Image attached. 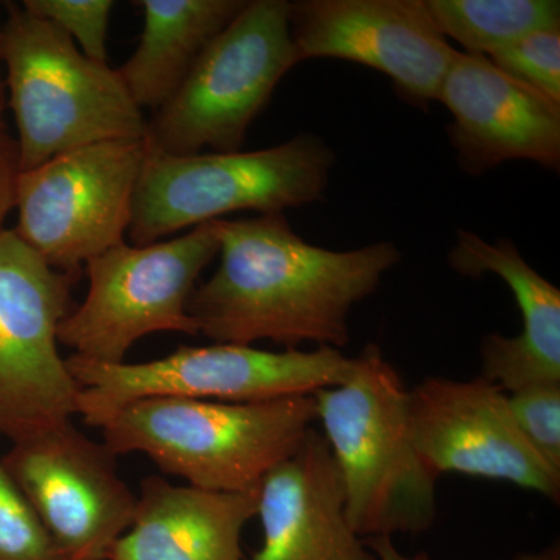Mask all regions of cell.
<instances>
[{
  "instance_id": "obj_1",
  "label": "cell",
  "mask_w": 560,
  "mask_h": 560,
  "mask_svg": "<svg viewBox=\"0 0 560 560\" xmlns=\"http://www.w3.org/2000/svg\"><path fill=\"white\" fill-rule=\"evenodd\" d=\"M217 271L191 294L189 315L213 342L341 350L349 315L372 296L401 253L394 242L334 250L305 242L283 213L215 220Z\"/></svg>"
},
{
  "instance_id": "obj_2",
  "label": "cell",
  "mask_w": 560,
  "mask_h": 560,
  "mask_svg": "<svg viewBox=\"0 0 560 560\" xmlns=\"http://www.w3.org/2000/svg\"><path fill=\"white\" fill-rule=\"evenodd\" d=\"M337 464L350 526L363 539L419 536L438 517V478L420 458L399 371L368 345L338 385L313 394Z\"/></svg>"
},
{
  "instance_id": "obj_3",
  "label": "cell",
  "mask_w": 560,
  "mask_h": 560,
  "mask_svg": "<svg viewBox=\"0 0 560 560\" xmlns=\"http://www.w3.org/2000/svg\"><path fill=\"white\" fill-rule=\"evenodd\" d=\"M315 422L312 394L249 404L149 397L95 427L116 456L142 453L191 488L242 492L293 455Z\"/></svg>"
},
{
  "instance_id": "obj_4",
  "label": "cell",
  "mask_w": 560,
  "mask_h": 560,
  "mask_svg": "<svg viewBox=\"0 0 560 560\" xmlns=\"http://www.w3.org/2000/svg\"><path fill=\"white\" fill-rule=\"evenodd\" d=\"M3 10L0 58L21 171L92 143L147 138L149 119L119 70L91 60L24 7L5 3Z\"/></svg>"
},
{
  "instance_id": "obj_5",
  "label": "cell",
  "mask_w": 560,
  "mask_h": 560,
  "mask_svg": "<svg viewBox=\"0 0 560 560\" xmlns=\"http://www.w3.org/2000/svg\"><path fill=\"white\" fill-rule=\"evenodd\" d=\"M335 153L312 132L270 149L173 156L147 147L130 224L135 245L224 219L238 210L283 213L323 200Z\"/></svg>"
},
{
  "instance_id": "obj_6",
  "label": "cell",
  "mask_w": 560,
  "mask_h": 560,
  "mask_svg": "<svg viewBox=\"0 0 560 560\" xmlns=\"http://www.w3.org/2000/svg\"><path fill=\"white\" fill-rule=\"evenodd\" d=\"M287 0H246L149 119L147 147L173 156L241 151L280 80L300 65Z\"/></svg>"
},
{
  "instance_id": "obj_7",
  "label": "cell",
  "mask_w": 560,
  "mask_h": 560,
  "mask_svg": "<svg viewBox=\"0 0 560 560\" xmlns=\"http://www.w3.org/2000/svg\"><path fill=\"white\" fill-rule=\"evenodd\" d=\"M66 360L80 386L77 415L95 427L121 405L149 397L249 404L312 396L345 381L353 357L334 348L271 352L213 342L184 346L145 363H98L77 355Z\"/></svg>"
},
{
  "instance_id": "obj_8",
  "label": "cell",
  "mask_w": 560,
  "mask_h": 560,
  "mask_svg": "<svg viewBox=\"0 0 560 560\" xmlns=\"http://www.w3.org/2000/svg\"><path fill=\"white\" fill-rule=\"evenodd\" d=\"M212 221L172 241L121 243L84 265L88 293L58 329L73 355L98 363H124L128 350L151 334L197 337L189 315L201 272L219 257Z\"/></svg>"
},
{
  "instance_id": "obj_9",
  "label": "cell",
  "mask_w": 560,
  "mask_h": 560,
  "mask_svg": "<svg viewBox=\"0 0 560 560\" xmlns=\"http://www.w3.org/2000/svg\"><path fill=\"white\" fill-rule=\"evenodd\" d=\"M75 279L0 230V436L16 442L77 415L80 386L58 349Z\"/></svg>"
},
{
  "instance_id": "obj_10",
  "label": "cell",
  "mask_w": 560,
  "mask_h": 560,
  "mask_svg": "<svg viewBox=\"0 0 560 560\" xmlns=\"http://www.w3.org/2000/svg\"><path fill=\"white\" fill-rule=\"evenodd\" d=\"M145 139L66 151L18 176L16 234L55 270L73 272L125 243Z\"/></svg>"
},
{
  "instance_id": "obj_11",
  "label": "cell",
  "mask_w": 560,
  "mask_h": 560,
  "mask_svg": "<svg viewBox=\"0 0 560 560\" xmlns=\"http://www.w3.org/2000/svg\"><path fill=\"white\" fill-rule=\"evenodd\" d=\"M116 458L72 420L13 442L2 458L62 559L106 560L130 528L138 495Z\"/></svg>"
},
{
  "instance_id": "obj_12",
  "label": "cell",
  "mask_w": 560,
  "mask_h": 560,
  "mask_svg": "<svg viewBox=\"0 0 560 560\" xmlns=\"http://www.w3.org/2000/svg\"><path fill=\"white\" fill-rule=\"evenodd\" d=\"M416 451L436 477L469 475L511 482L559 503L560 470L530 447L508 394L482 377H427L408 389Z\"/></svg>"
},
{
  "instance_id": "obj_13",
  "label": "cell",
  "mask_w": 560,
  "mask_h": 560,
  "mask_svg": "<svg viewBox=\"0 0 560 560\" xmlns=\"http://www.w3.org/2000/svg\"><path fill=\"white\" fill-rule=\"evenodd\" d=\"M289 22L300 62L330 58L366 66L415 106L438 102L458 51L438 31L425 0H296Z\"/></svg>"
},
{
  "instance_id": "obj_14",
  "label": "cell",
  "mask_w": 560,
  "mask_h": 560,
  "mask_svg": "<svg viewBox=\"0 0 560 560\" xmlns=\"http://www.w3.org/2000/svg\"><path fill=\"white\" fill-rule=\"evenodd\" d=\"M438 102L451 113L448 138L469 175L510 161L559 171L560 103L511 79L488 57L456 51Z\"/></svg>"
},
{
  "instance_id": "obj_15",
  "label": "cell",
  "mask_w": 560,
  "mask_h": 560,
  "mask_svg": "<svg viewBox=\"0 0 560 560\" xmlns=\"http://www.w3.org/2000/svg\"><path fill=\"white\" fill-rule=\"evenodd\" d=\"M256 517L264 540L250 560H378L350 526L340 474L318 430L265 475Z\"/></svg>"
},
{
  "instance_id": "obj_16",
  "label": "cell",
  "mask_w": 560,
  "mask_h": 560,
  "mask_svg": "<svg viewBox=\"0 0 560 560\" xmlns=\"http://www.w3.org/2000/svg\"><path fill=\"white\" fill-rule=\"evenodd\" d=\"M453 270L469 278L493 275L506 283L522 313L517 337L489 334L481 341V375L503 393L560 383V291L523 259L510 238L490 243L459 231L448 254Z\"/></svg>"
},
{
  "instance_id": "obj_17",
  "label": "cell",
  "mask_w": 560,
  "mask_h": 560,
  "mask_svg": "<svg viewBox=\"0 0 560 560\" xmlns=\"http://www.w3.org/2000/svg\"><path fill=\"white\" fill-rule=\"evenodd\" d=\"M257 503L259 486L215 492L147 477L131 526L106 560H243V530Z\"/></svg>"
},
{
  "instance_id": "obj_18",
  "label": "cell",
  "mask_w": 560,
  "mask_h": 560,
  "mask_svg": "<svg viewBox=\"0 0 560 560\" xmlns=\"http://www.w3.org/2000/svg\"><path fill=\"white\" fill-rule=\"evenodd\" d=\"M143 31L119 70L140 109L171 101L206 47L237 18L246 0H140Z\"/></svg>"
},
{
  "instance_id": "obj_19",
  "label": "cell",
  "mask_w": 560,
  "mask_h": 560,
  "mask_svg": "<svg viewBox=\"0 0 560 560\" xmlns=\"http://www.w3.org/2000/svg\"><path fill=\"white\" fill-rule=\"evenodd\" d=\"M425 5L445 38L481 57L529 33L560 28L558 0H425Z\"/></svg>"
},
{
  "instance_id": "obj_20",
  "label": "cell",
  "mask_w": 560,
  "mask_h": 560,
  "mask_svg": "<svg viewBox=\"0 0 560 560\" xmlns=\"http://www.w3.org/2000/svg\"><path fill=\"white\" fill-rule=\"evenodd\" d=\"M0 560H65L0 459Z\"/></svg>"
},
{
  "instance_id": "obj_21",
  "label": "cell",
  "mask_w": 560,
  "mask_h": 560,
  "mask_svg": "<svg viewBox=\"0 0 560 560\" xmlns=\"http://www.w3.org/2000/svg\"><path fill=\"white\" fill-rule=\"evenodd\" d=\"M488 58L511 79L560 103V28L529 33Z\"/></svg>"
},
{
  "instance_id": "obj_22",
  "label": "cell",
  "mask_w": 560,
  "mask_h": 560,
  "mask_svg": "<svg viewBox=\"0 0 560 560\" xmlns=\"http://www.w3.org/2000/svg\"><path fill=\"white\" fill-rule=\"evenodd\" d=\"M22 7L66 33L91 60L108 62L106 38L113 0H24Z\"/></svg>"
},
{
  "instance_id": "obj_23",
  "label": "cell",
  "mask_w": 560,
  "mask_h": 560,
  "mask_svg": "<svg viewBox=\"0 0 560 560\" xmlns=\"http://www.w3.org/2000/svg\"><path fill=\"white\" fill-rule=\"evenodd\" d=\"M512 418L541 458L560 470V383H539L508 394Z\"/></svg>"
},
{
  "instance_id": "obj_24",
  "label": "cell",
  "mask_w": 560,
  "mask_h": 560,
  "mask_svg": "<svg viewBox=\"0 0 560 560\" xmlns=\"http://www.w3.org/2000/svg\"><path fill=\"white\" fill-rule=\"evenodd\" d=\"M20 173L16 139L11 138L5 125L0 124V230L11 209H14V195H16Z\"/></svg>"
},
{
  "instance_id": "obj_25",
  "label": "cell",
  "mask_w": 560,
  "mask_h": 560,
  "mask_svg": "<svg viewBox=\"0 0 560 560\" xmlns=\"http://www.w3.org/2000/svg\"><path fill=\"white\" fill-rule=\"evenodd\" d=\"M368 545L378 560H433L427 552H415V555H405L390 537H375L368 539Z\"/></svg>"
},
{
  "instance_id": "obj_26",
  "label": "cell",
  "mask_w": 560,
  "mask_h": 560,
  "mask_svg": "<svg viewBox=\"0 0 560 560\" xmlns=\"http://www.w3.org/2000/svg\"><path fill=\"white\" fill-rule=\"evenodd\" d=\"M510 560H560L559 541H552L544 550L517 552Z\"/></svg>"
},
{
  "instance_id": "obj_27",
  "label": "cell",
  "mask_w": 560,
  "mask_h": 560,
  "mask_svg": "<svg viewBox=\"0 0 560 560\" xmlns=\"http://www.w3.org/2000/svg\"><path fill=\"white\" fill-rule=\"evenodd\" d=\"M0 11H2V9H0ZM2 21L3 16L0 14V36H2ZM2 69V58H0V124H3L2 114L3 106H5V81H3Z\"/></svg>"
}]
</instances>
